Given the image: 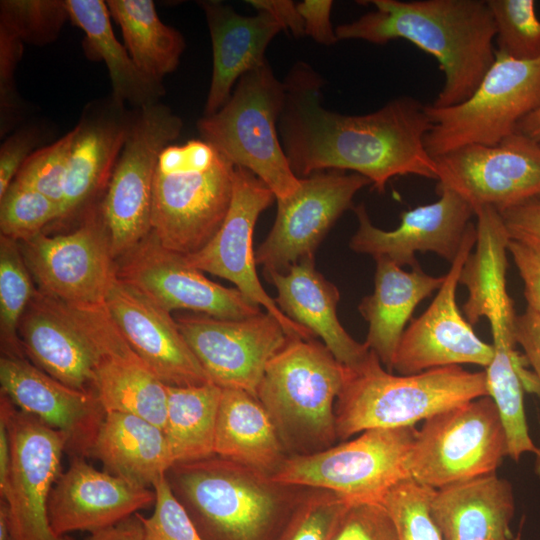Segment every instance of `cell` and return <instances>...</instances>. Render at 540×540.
Instances as JSON below:
<instances>
[{"label":"cell","mask_w":540,"mask_h":540,"mask_svg":"<svg viewBox=\"0 0 540 540\" xmlns=\"http://www.w3.org/2000/svg\"><path fill=\"white\" fill-rule=\"evenodd\" d=\"M284 84L278 133L297 177L351 171L367 178L379 193L395 176L437 180L435 160L424 143L433 124L415 98L401 96L372 113L345 115L322 107L323 81L306 63H297Z\"/></svg>","instance_id":"cell-1"},{"label":"cell","mask_w":540,"mask_h":540,"mask_svg":"<svg viewBox=\"0 0 540 540\" xmlns=\"http://www.w3.org/2000/svg\"><path fill=\"white\" fill-rule=\"evenodd\" d=\"M375 7L335 29L338 40L384 45L404 39L433 56L444 84L431 104L467 100L494 61L495 26L484 0H372Z\"/></svg>","instance_id":"cell-2"},{"label":"cell","mask_w":540,"mask_h":540,"mask_svg":"<svg viewBox=\"0 0 540 540\" xmlns=\"http://www.w3.org/2000/svg\"><path fill=\"white\" fill-rule=\"evenodd\" d=\"M170 488L205 540H275L298 496L291 486L217 455L174 464Z\"/></svg>","instance_id":"cell-3"},{"label":"cell","mask_w":540,"mask_h":540,"mask_svg":"<svg viewBox=\"0 0 540 540\" xmlns=\"http://www.w3.org/2000/svg\"><path fill=\"white\" fill-rule=\"evenodd\" d=\"M488 396L485 371L446 366L394 375L370 351L346 376L334 406L337 439L375 428L414 426L459 404Z\"/></svg>","instance_id":"cell-4"},{"label":"cell","mask_w":540,"mask_h":540,"mask_svg":"<svg viewBox=\"0 0 540 540\" xmlns=\"http://www.w3.org/2000/svg\"><path fill=\"white\" fill-rule=\"evenodd\" d=\"M345 376L346 366L315 339L289 337L269 361L257 399L268 412L288 456L334 445V406Z\"/></svg>","instance_id":"cell-5"},{"label":"cell","mask_w":540,"mask_h":540,"mask_svg":"<svg viewBox=\"0 0 540 540\" xmlns=\"http://www.w3.org/2000/svg\"><path fill=\"white\" fill-rule=\"evenodd\" d=\"M235 166L203 140L169 145L153 186L152 231L167 249L189 255L203 248L228 213Z\"/></svg>","instance_id":"cell-6"},{"label":"cell","mask_w":540,"mask_h":540,"mask_svg":"<svg viewBox=\"0 0 540 540\" xmlns=\"http://www.w3.org/2000/svg\"><path fill=\"white\" fill-rule=\"evenodd\" d=\"M285 95L284 82L266 61L241 76L227 102L197 123L203 141L257 176L276 199L291 196L300 186L278 137Z\"/></svg>","instance_id":"cell-7"},{"label":"cell","mask_w":540,"mask_h":540,"mask_svg":"<svg viewBox=\"0 0 540 540\" xmlns=\"http://www.w3.org/2000/svg\"><path fill=\"white\" fill-rule=\"evenodd\" d=\"M540 105V57L522 61L496 51L473 94L449 107L425 105L432 128L425 148L437 158L469 145H495Z\"/></svg>","instance_id":"cell-8"},{"label":"cell","mask_w":540,"mask_h":540,"mask_svg":"<svg viewBox=\"0 0 540 540\" xmlns=\"http://www.w3.org/2000/svg\"><path fill=\"white\" fill-rule=\"evenodd\" d=\"M416 431L414 426L369 429L325 450L288 456L271 479L329 490L349 503L381 502L394 485L410 477L407 462Z\"/></svg>","instance_id":"cell-9"},{"label":"cell","mask_w":540,"mask_h":540,"mask_svg":"<svg viewBox=\"0 0 540 540\" xmlns=\"http://www.w3.org/2000/svg\"><path fill=\"white\" fill-rule=\"evenodd\" d=\"M506 456L499 412L483 396L426 419L416 431L407 467L410 478L436 490L496 472Z\"/></svg>","instance_id":"cell-10"},{"label":"cell","mask_w":540,"mask_h":540,"mask_svg":"<svg viewBox=\"0 0 540 540\" xmlns=\"http://www.w3.org/2000/svg\"><path fill=\"white\" fill-rule=\"evenodd\" d=\"M182 127V119L160 102L134 110L127 139L100 203L115 259L151 232L158 161L163 150L179 137Z\"/></svg>","instance_id":"cell-11"},{"label":"cell","mask_w":540,"mask_h":540,"mask_svg":"<svg viewBox=\"0 0 540 540\" xmlns=\"http://www.w3.org/2000/svg\"><path fill=\"white\" fill-rule=\"evenodd\" d=\"M0 420L10 444V469L0 490L10 540H73L57 536L49 522L48 502L59 476L67 437L19 410L1 393Z\"/></svg>","instance_id":"cell-12"},{"label":"cell","mask_w":540,"mask_h":540,"mask_svg":"<svg viewBox=\"0 0 540 540\" xmlns=\"http://www.w3.org/2000/svg\"><path fill=\"white\" fill-rule=\"evenodd\" d=\"M19 245L41 294L69 306L105 305L116 261L100 204L76 230L53 237L41 232Z\"/></svg>","instance_id":"cell-13"},{"label":"cell","mask_w":540,"mask_h":540,"mask_svg":"<svg viewBox=\"0 0 540 540\" xmlns=\"http://www.w3.org/2000/svg\"><path fill=\"white\" fill-rule=\"evenodd\" d=\"M439 187L473 208L498 212L540 200V145L515 131L495 145H469L434 158Z\"/></svg>","instance_id":"cell-14"},{"label":"cell","mask_w":540,"mask_h":540,"mask_svg":"<svg viewBox=\"0 0 540 540\" xmlns=\"http://www.w3.org/2000/svg\"><path fill=\"white\" fill-rule=\"evenodd\" d=\"M116 276L168 312L188 310L218 319L258 315L260 306L237 288L224 287L165 248L153 231L116 260Z\"/></svg>","instance_id":"cell-15"},{"label":"cell","mask_w":540,"mask_h":540,"mask_svg":"<svg viewBox=\"0 0 540 540\" xmlns=\"http://www.w3.org/2000/svg\"><path fill=\"white\" fill-rule=\"evenodd\" d=\"M274 199V193L257 176L235 167L232 200L224 222L203 248L184 256L198 270L232 282L251 302L275 317L289 337L314 339L309 330L282 313L262 287L256 272L254 227L259 215Z\"/></svg>","instance_id":"cell-16"},{"label":"cell","mask_w":540,"mask_h":540,"mask_svg":"<svg viewBox=\"0 0 540 540\" xmlns=\"http://www.w3.org/2000/svg\"><path fill=\"white\" fill-rule=\"evenodd\" d=\"M370 181L357 173L324 170L300 178L291 196L277 200L275 222L255 251L264 272H285L315 251L338 218L353 208L355 194Z\"/></svg>","instance_id":"cell-17"},{"label":"cell","mask_w":540,"mask_h":540,"mask_svg":"<svg viewBox=\"0 0 540 540\" xmlns=\"http://www.w3.org/2000/svg\"><path fill=\"white\" fill-rule=\"evenodd\" d=\"M175 320L212 383L244 390L256 398L267 364L289 338L268 312L239 320L200 313L179 315Z\"/></svg>","instance_id":"cell-18"},{"label":"cell","mask_w":540,"mask_h":540,"mask_svg":"<svg viewBox=\"0 0 540 540\" xmlns=\"http://www.w3.org/2000/svg\"><path fill=\"white\" fill-rule=\"evenodd\" d=\"M475 243L472 223L435 298L401 336L393 360V370L400 375L462 364L486 368L491 362L492 345L477 336L456 303L459 276Z\"/></svg>","instance_id":"cell-19"},{"label":"cell","mask_w":540,"mask_h":540,"mask_svg":"<svg viewBox=\"0 0 540 540\" xmlns=\"http://www.w3.org/2000/svg\"><path fill=\"white\" fill-rule=\"evenodd\" d=\"M437 193L440 197L435 202L403 211L400 225L389 231L372 224L364 204L354 207L359 226L350 240V248L400 267L418 265L417 252H433L452 263L475 213L454 191L437 186Z\"/></svg>","instance_id":"cell-20"},{"label":"cell","mask_w":540,"mask_h":540,"mask_svg":"<svg viewBox=\"0 0 540 540\" xmlns=\"http://www.w3.org/2000/svg\"><path fill=\"white\" fill-rule=\"evenodd\" d=\"M105 306L131 349L165 385L211 382L170 312L117 276Z\"/></svg>","instance_id":"cell-21"},{"label":"cell","mask_w":540,"mask_h":540,"mask_svg":"<svg viewBox=\"0 0 540 540\" xmlns=\"http://www.w3.org/2000/svg\"><path fill=\"white\" fill-rule=\"evenodd\" d=\"M154 490L102 472L84 457L72 456L59 474L48 502L53 532L60 537L75 531L95 533L119 524L154 505Z\"/></svg>","instance_id":"cell-22"},{"label":"cell","mask_w":540,"mask_h":540,"mask_svg":"<svg viewBox=\"0 0 540 540\" xmlns=\"http://www.w3.org/2000/svg\"><path fill=\"white\" fill-rule=\"evenodd\" d=\"M0 384L1 393L19 410L65 434L72 456H90L105 415L94 392L61 383L24 356L4 354Z\"/></svg>","instance_id":"cell-23"},{"label":"cell","mask_w":540,"mask_h":540,"mask_svg":"<svg viewBox=\"0 0 540 540\" xmlns=\"http://www.w3.org/2000/svg\"><path fill=\"white\" fill-rule=\"evenodd\" d=\"M134 111L112 95L88 103L77 125L68 161L60 220L83 209L104 191L127 139Z\"/></svg>","instance_id":"cell-24"},{"label":"cell","mask_w":540,"mask_h":540,"mask_svg":"<svg viewBox=\"0 0 540 540\" xmlns=\"http://www.w3.org/2000/svg\"><path fill=\"white\" fill-rule=\"evenodd\" d=\"M485 317L490 322L493 356L485 368L488 396L493 400L505 429L508 457L518 461L524 454H535L527 425L523 390L540 394L533 372L527 371L515 350L513 301L507 290H496L487 301Z\"/></svg>","instance_id":"cell-25"},{"label":"cell","mask_w":540,"mask_h":540,"mask_svg":"<svg viewBox=\"0 0 540 540\" xmlns=\"http://www.w3.org/2000/svg\"><path fill=\"white\" fill-rule=\"evenodd\" d=\"M18 335L34 365L71 388L94 392L97 355L61 302L36 291Z\"/></svg>","instance_id":"cell-26"},{"label":"cell","mask_w":540,"mask_h":540,"mask_svg":"<svg viewBox=\"0 0 540 540\" xmlns=\"http://www.w3.org/2000/svg\"><path fill=\"white\" fill-rule=\"evenodd\" d=\"M277 291L275 302L289 319L320 337L335 359L352 368L370 354L366 343H359L343 328L337 316L338 288L315 267L314 256L305 257L285 272H264Z\"/></svg>","instance_id":"cell-27"},{"label":"cell","mask_w":540,"mask_h":540,"mask_svg":"<svg viewBox=\"0 0 540 540\" xmlns=\"http://www.w3.org/2000/svg\"><path fill=\"white\" fill-rule=\"evenodd\" d=\"M199 5L212 43V77L204 109V115H211L227 102L241 76L267 61L265 51L283 27L266 11L248 17L219 1Z\"/></svg>","instance_id":"cell-28"},{"label":"cell","mask_w":540,"mask_h":540,"mask_svg":"<svg viewBox=\"0 0 540 540\" xmlns=\"http://www.w3.org/2000/svg\"><path fill=\"white\" fill-rule=\"evenodd\" d=\"M513 488L496 472L433 492L430 513L443 540H514Z\"/></svg>","instance_id":"cell-29"},{"label":"cell","mask_w":540,"mask_h":540,"mask_svg":"<svg viewBox=\"0 0 540 540\" xmlns=\"http://www.w3.org/2000/svg\"><path fill=\"white\" fill-rule=\"evenodd\" d=\"M444 279L445 275L425 273L419 264L407 272L387 259L376 260L374 291L361 300L358 310L369 324L365 343L387 371H393L395 352L413 311Z\"/></svg>","instance_id":"cell-30"},{"label":"cell","mask_w":540,"mask_h":540,"mask_svg":"<svg viewBox=\"0 0 540 540\" xmlns=\"http://www.w3.org/2000/svg\"><path fill=\"white\" fill-rule=\"evenodd\" d=\"M90 456L106 471L142 487H152L175 464L164 431L131 414L105 413Z\"/></svg>","instance_id":"cell-31"},{"label":"cell","mask_w":540,"mask_h":540,"mask_svg":"<svg viewBox=\"0 0 540 540\" xmlns=\"http://www.w3.org/2000/svg\"><path fill=\"white\" fill-rule=\"evenodd\" d=\"M214 454L270 477L288 457L261 402L234 388H222Z\"/></svg>","instance_id":"cell-32"},{"label":"cell","mask_w":540,"mask_h":540,"mask_svg":"<svg viewBox=\"0 0 540 540\" xmlns=\"http://www.w3.org/2000/svg\"><path fill=\"white\" fill-rule=\"evenodd\" d=\"M69 20L85 34L83 48L92 60L103 61L112 96L136 109L156 104L165 94L162 83L146 76L114 35L110 12L103 0H65Z\"/></svg>","instance_id":"cell-33"},{"label":"cell","mask_w":540,"mask_h":540,"mask_svg":"<svg viewBox=\"0 0 540 540\" xmlns=\"http://www.w3.org/2000/svg\"><path fill=\"white\" fill-rule=\"evenodd\" d=\"M93 391L105 413L135 415L164 430L166 385L130 346L98 359Z\"/></svg>","instance_id":"cell-34"},{"label":"cell","mask_w":540,"mask_h":540,"mask_svg":"<svg viewBox=\"0 0 540 540\" xmlns=\"http://www.w3.org/2000/svg\"><path fill=\"white\" fill-rule=\"evenodd\" d=\"M106 3L136 66L152 80L162 83L164 76L179 64L185 48L182 34L161 21L152 0Z\"/></svg>","instance_id":"cell-35"},{"label":"cell","mask_w":540,"mask_h":540,"mask_svg":"<svg viewBox=\"0 0 540 540\" xmlns=\"http://www.w3.org/2000/svg\"><path fill=\"white\" fill-rule=\"evenodd\" d=\"M164 433L174 463L190 462L214 454L215 430L222 388L210 382L169 386Z\"/></svg>","instance_id":"cell-36"},{"label":"cell","mask_w":540,"mask_h":540,"mask_svg":"<svg viewBox=\"0 0 540 540\" xmlns=\"http://www.w3.org/2000/svg\"><path fill=\"white\" fill-rule=\"evenodd\" d=\"M19 242L0 237V337L4 355L24 356L19 324L35 289Z\"/></svg>","instance_id":"cell-37"},{"label":"cell","mask_w":540,"mask_h":540,"mask_svg":"<svg viewBox=\"0 0 540 540\" xmlns=\"http://www.w3.org/2000/svg\"><path fill=\"white\" fill-rule=\"evenodd\" d=\"M495 26L496 51L516 60L540 57V19L533 0H487Z\"/></svg>","instance_id":"cell-38"},{"label":"cell","mask_w":540,"mask_h":540,"mask_svg":"<svg viewBox=\"0 0 540 540\" xmlns=\"http://www.w3.org/2000/svg\"><path fill=\"white\" fill-rule=\"evenodd\" d=\"M58 203L37 190L16 180L0 197L1 235L22 242L42 232L54 220H59Z\"/></svg>","instance_id":"cell-39"},{"label":"cell","mask_w":540,"mask_h":540,"mask_svg":"<svg viewBox=\"0 0 540 540\" xmlns=\"http://www.w3.org/2000/svg\"><path fill=\"white\" fill-rule=\"evenodd\" d=\"M349 502L325 489L310 488L298 496L275 540H331Z\"/></svg>","instance_id":"cell-40"},{"label":"cell","mask_w":540,"mask_h":540,"mask_svg":"<svg viewBox=\"0 0 540 540\" xmlns=\"http://www.w3.org/2000/svg\"><path fill=\"white\" fill-rule=\"evenodd\" d=\"M434 490L409 477L385 494L381 503L392 517L399 540H443L430 513Z\"/></svg>","instance_id":"cell-41"},{"label":"cell","mask_w":540,"mask_h":540,"mask_svg":"<svg viewBox=\"0 0 540 540\" xmlns=\"http://www.w3.org/2000/svg\"><path fill=\"white\" fill-rule=\"evenodd\" d=\"M69 19L65 0H2L0 26L23 42L46 45L59 35Z\"/></svg>","instance_id":"cell-42"},{"label":"cell","mask_w":540,"mask_h":540,"mask_svg":"<svg viewBox=\"0 0 540 540\" xmlns=\"http://www.w3.org/2000/svg\"><path fill=\"white\" fill-rule=\"evenodd\" d=\"M74 135L73 128L49 146L34 151L14 180L44 194L61 208Z\"/></svg>","instance_id":"cell-43"},{"label":"cell","mask_w":540,"mask_h":540,"mask_svg":"<svg viewBox=\"0 0 540 540\" xmlns=\"http://www.w3.org/2000/svg\"><path fill=\"white\" fill-rule=\"evenodd\" d=\"M156 499L148 517L140 515L142 540H205L163 475L152 486Z\"/></svg>","instance_id":"cell-44"},{"label":"cell","mask_w":540,"mask_h":540,"mask_svg":"<svg viewBox=\"0 0 540 540\" xmlns=\"http://www.w3.org/2000/svg\"><path fill=\"white\" fill-rule=\"evenodd\" d=\"M331 540H399L395 524L381 502L349 503Z\"/></svg>","instance_id":"cell-45"},{"label":"cell","mask_w":540,"mask_h":540,"mask_svg":"<svg viewBox=\"0 0 540 540\" xmlns=\"http://www.w3.org/2000/svg\"><path fill=\"white\" fill-rule=\"evenodd\" d=\"M23 41L11 30L0 26V107L1 132L6 131L7 120L17 109L14 89V71L21 59Z\"/></svg>","instance_id":"cell-46"},{"label":"cell","mask_w":540,"mask_h":540,"mask_svg":"<svg viewBox=\"0 0 540 540\" xmlns=\"http://www.w3.org/2000/svg\"><path fill=\"white\" fill-rule=\"evenodd\" d=\"M39 132L32 127L22 128L7 138L0 148V197L15 179L22 165L34 152Z\"/></svg>","instance_id":"cell-47"},{"label":"cell","mask_w":540,"mask_h":540,"mask_svg":"<svg viewBox=\"0 0 540 540\" xmlns=\"http://www.w3.org/2000/svg\"><path fill=\"white\" fill-rule=\"evenodd\" d=\"M507 249L523 281L527 308L540 315V251L511 239Z\"/></svg>","instance_id":"cell-48"},{"label":"cell","mask_w":540,"mask_h":540,"mask_svg":"<svg viewBox=\"0 0 540 540\" xmlns=\"http://www.w3.org/2000/svg\"><path fill=\"white\" fill-rule=\"evenodd\" d=\"M511 240L540 251V200L499 212Z\"/></svg>","instance_id":"cell-49"},{"label":"cell","mask_w":540,"mask_h":540,"mask_svg":"<svg viewBox=\"0 0 540 540\" xmlns=\"http://www.w3.org/2000/svg\"><path fill=\"white\" fill-rule=\"evenodd\" d=\"M515 340L523 349L540 390V315L528 308L522 314L516 315ZM534 456V471L540 478V444Z\"/></svg>","instance_id":"cell-50"},{"label":"cell","mask_w":540,"mask_h":540,"mask_svg":"<svg viewBox=\"0 0 540 540\" xmlns=\"http://www.w3.org/2000/svg\"><path fill=\"white\" fill-rule=\"evenodd\" d=\"M332 6L331 0H305L297 4V9L304 20L305 35L327 46L338 41L330 21Z\"/></svg>","instance_id":"cell-51"},{"label":"cell","mask_w":540,"mask_h":540,"mask_svg":"<svg viewBox=\"0 0 540 540\" xmlns=\"http://www.w3.org/2000/svg\"><path fill=\"white\" fill-rule=\"evenodd\" d=\"M256 11L270 13L283 27L290 30L295 37L305 35V25L297 4L290 0H249L247 1Z\"/></svg>","instance_id":"cell-52"},{"label":"cell","mask_w":540,"mask_h":540,"mask_svg":"<svg viewBox=\"0 0 540 540\" xmlns=\"http://www.w3.org/2000/svg\"><path fill=\"white\" fill-rule=\"evenodd\" d=\"M142 535L140 514L136 513L115 526L91 533L85 540H142Z\"/></svg>","instance_id":"cell-53"},{"label":"cell","mask_w":540,"mask_h":540,"mask_svg":"<svg viewBox=\"0 0 540 540\" xmlns=\"http://www.w3.org/2000/svg\"><path fill=\"white\" fill-rule=\"evenodd\" d=\"M10 469V444L6 426L0 420V490L7 482Z\"/></svg>","instance_id":"cell-54"},{"label":"cell","mask_w":540,"mask_h":540,"mask_svg":"<svg viewBox=\"0 0 540 540\" xmlns=\"http://www.w3.org/2000/svg\"><path fill=\"white\" fill-rule=\"evenodd\" d=\"M516 131L540 145V105L519 121Z\"/></svg>","instance_id":"cell-55"},{"label":"cell","mask_w":540,"mask_h":540,"mask_svg":"<svg viewBox=\"0 0 540 540\" xmlns=\"http://www.w3.org/2000/svg\"><path fill=\"white\" fill-rule=\"evenodd\" d=\"M0 540H10L6 509L3 502L0 504Z\"/></svg>","instance_id":"cell-56"}]
</instances>
